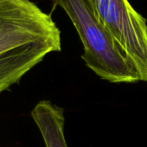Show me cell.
Returning <instances> with one entry per match:
<instances>
[{
    "label": "cell",
    "instance_id": "1",
    "mask_svg": "<svg viewBox=\"0 0 147 147\" xmlns=\"http://www.w3.org/2000/svg\"><path fill=\"white\" fill-rule=\"evenodd\" d=\"M67 13L84 48L82 55L88 67L112 83H135L138 73L111 34L98 21L88 0H54Z\"/></svg>",
    "mask_w": 147,
    "mask_h": 147
},
{
    "label": "cell",
    "instance_id": "2",
    "mask_svg": "<svg viewBox=\"0 0 147 147\" xmlns=\"http://www.w3.org/2000/svg\"><path fill=\"white\" fill-rule=\"evenodd\" d=\"M98 21L111 34L135 67L139 81L147 82V22L128 0H88Z\"/></svg>",
    "mask_w": 147,
    "mask_h": 147
},
{
    "label": "cell",
    "instance_id": "3",
    "mask_svg": "<svg viewBox=\"0 0 147 147\" xmlns=\"http://www.w3.org/2000/svg\"><path fill=\"white\" fill-rule=\"evenodd\" d=\"M40 42L61 44L51 16L30 0H0V54Z\"/></svg>",
    "mask_w": 147,
    "mask_h": 147
},
{
    "label": "cell",
    "instance_id": "4",
    "mask_svg": "<svg viewBox=\"0 0 147 147\" xmlns=\"http://www.w3.org/2000/svg\"><path fill=\"white\" fill-rule=\"evenodd\" d=\"M61 44L40 42L18 47L0 54V94L18 84L47 55L59 52Z\"/></svg>",
    "mask_w": 147,
    "mask_h": 147
},
{
    "label": "cell",
    "instance_id": "5",
    "mask_svg": "<svg viewBox=\"0 0 147 147\" xmlns=\"http://www.w3.org/2000/svg\"><path fill=\"white\" fill-rule=\"evenodd\" d=\"M31 117L42 137L45 147H68L64 133V110L50 100L39 101Z\"/></svg>",
    "mask_w": 147,
    "mask_h": 147
}]
</instances>
